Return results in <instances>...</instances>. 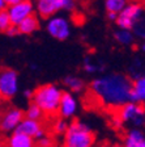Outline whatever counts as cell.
I'll return each mask as SVG.
<instances>
[{
	"label": "cell",
	"instance_id": "3957f363",
	"mask_svg": "<svg viewBox=\"0 0 145 147\" xmlns=\"http://www.w3.org/2000/svg\"><path fill=\"white\" fill-rule=\"evenodd\" d=\"M94 142L93 130L80 119L69 123V129L63 137V147H93Z\"/></svg>",
	"mask_w": 145,
	"mask_h": 147
},
{
	"label": "cell",
	"instance_id": "9a60e30c",
	"mask_svg": "<svg viewBox=\"0 0 145 147\" xmlns=\"http://www.w3.org/2000/svg\"><path fill=\"white\" fill-rule=\"evenodd\" d=\"M131 102L145 104V76L133 82V88L131 93Z\"/></svg>",
	"mask_w": 145,
	"mask_h": 147
},
{
	"label": "cell",
	"instance_id": "e575fe53",
	"mask_svg": "<svg viewBox=\"0 0 145 147\" xmlns=\"http://www.w3.org/2000/svg\"><path fill=\"white\" fill-rule=\"evenodd\" d=\"M141 147H145V141L142 142V144H141Z\"/></svg>",
	"mask_w": 145,
	"mask_h": 147
},
{
	"label": "cell",
	"instance_id": "44dd1931",
	"mask_svg": "<svg viewBox=\"0 0 145 147\" xmlns=\"http://www.w3.org/2000/svg\"><path fill=\"white\" fill-rule=\"evenodd\" d=\"M127 1L126 0H106L105 1V8L107 13H119L127 7Z\"/></svg>",
	"mask_w": 145,
	"mask_h": 147
},
{
	"label": "cell",
	"instance_id": "2e32d148",
	"mask_svg": "<svg viewBox=\"0 0 145 147\" xmlns=\"http://www.w3.org/2000/svg\"><path fill=\"white\" fill-rule=\"evenodd\" d=\"M39 29V20L37 18L35 15L30 16V17H27L26 20L21 22V24L18 25V30H20V34H33L34 32H37Z\"/></svg>",
	"mask_w": 145,
	"mask_h": 147
},
{
	"label": "cell",
	"instance_id": "7402d4cb",
	"mask_svg": "<svg viewBox=\"0 0 145 147\" xmlns=\"http://www.w3.org/2000/svg\"><path fill=\"white\" fill-rule=\"evenodd\" d=\"M43 110L41 109L38 105H35L34 102H31L29 107H27L26 112H25V118H29V119H33V121H39L43 118Z\"/></svg>",
	"mask_w": 145,
	"mask_h": 147
},
{
	"label": "cell",
	"instance_id": "ba28073f",
	"mask_svg": "<svg viewBox=\"0 0 145 147\" xmlns=\"http://www.w3.org/2000/svg\"><path fill=\"white\" fill-rule=\"evenodd\" d=\"M34 9H35V4L33 1H29V0H21L18 4L13 7H9L7 9L9 17H11V21L12 25L18 26L24 20H26L27 17L34 15Z\"/></svg>",
	"mask_w": 145,
	"mask_h": 147
},
{
	"label": "cell",
	"instance_id": "ac0fdd59",
	"mask_svg": "<svg viewBox=\"0 0 145 147\" xmlns=\"http://www.w3.org/2000/svg\"><path fill=\"white\" fill-rule=\"evenodd\" d=\"M128 72H130V79L133 82L145 76V63L140 58H136L128 66Z\"/></svg>",
	"mask_w": 145,
	"mask_h": 147
},
{
	"label": "cell",
	"instance_id": "4316f807",
	"mask_svg": "<svg viewBox=\"0 0 145 147\" xmlns=\"http://www.w3.org/2000/svg\"><path fill=\"white\" fill-rule=\"evenodd\" d=\"M123 123H124V122L120 119V117H119V116L112 117V121H111L112 127H115V129H120L122 126H123Z\"/></svg>",
	"mask_w": 145,
	"mask_h": 147
},
{
	"label": "cell",
	"instance_id": "8fae6325",
	"mask_svg": "<svg viewBox=\"0 0 145 147\" xmlns=\"http://www.w3.org/2000/svg\"><path fill=\"white\" fill-rule=\"evenodd\" d=\"M35 9L42 17L50 18L64 9V0H38L35 3Z\"/></svg>",
	"mask_w": 145,
	"mask_h": 147
},
{
	"label": "cell",
	"instance_id": "603a6c76",
	"mask_svg": "<svg viewBox=\"0 0 145 147\" xmlns=\"http://www.w3.org/2000/svg\"><path fill=\"white\" fill-rule=\"evenodd\" d=\"M132 32L135 34V37H137L140 40H145V16H142L135 24V26L132 28Z\"/></svg>",
	"mask_w": 145,
	"mask_h": 147
},
{
	"label": "cell",
	"instance_id": "e0dca14e",
	"mask_svg": "<svg viewBox=\"0 0 145 147\" xmlns=\"http://www.w3.org/2000/svg\"><path fill=\"white\" fill-rule=\"evenodd\" d=\"M114 38L119 45L131 46L135 43V34L132 30H126V29H118L114 32Z\"/></svg>",
	"mask_w": 145,
	"mask_h": 147
},
{
	"label": "cell",
	"instance_id": "9c48e42d",
	"mask_svg": "<svg viewBox=\"0 0 145 147\" xmlns=\"http://www.w3.org/2000/svg\"><path fill=\"white\" fill-rule=\"evenodd\" d=\"M24 112L17 108H9L8 110H5L1 117V131L4 133H15L17 130V127L21 125V122L25 119Z\"/></svg>",
	"mask_w": 145,
	"mask_h": 147
},
{
	"label": "cell",
	"instance_id": "4dcf8cb0",
	"mask_svg": "<svg viewBox=\"0 0 145 147\" xmlns=\"http://www.w3.org/2000/svg\"><path fill=\"white\" fill-rule=\"evenodd\" d=\"M33 96H34V91H31V89H25L24 91V97L33 98Z\"/></svg>",
	"mask_w": 145,
	"mask_h": 147
},
{
	"label": "cell",
	"instance_id": "52a82bcc",
	"mask_svg": "<svg viewBox=\"0 0 145 147\" xmlns=\"http://www.w3.org/2000/svg\"><path fill=\"white\" fill-rule=\"evenodd\" d=\"M18 91V74L13 68H3L0 72V95L1 98H12Z\"/></svg>",
	"mask_w": 145,
	"mask_h": 147
},
{
	"label": "cell",
	"instance_id": "5bb4252c",
	"mask_svg": "<svg viewBox=\"0 0 145 147\" xmlns=\"http://www.w3.org/2000/svg\"><path fill=\"white\" fill-rule=\"evenodd\" d=\"M145 141V135L140 129H131L124 138L123 147H141Z\"/></svg>",
	"mask_w": 145,
	"mask_h": 147
},
{
	"label": "cell",
	"instance_id": "484cf974",
	"mask_svg": "<svg viewBox=\"0 0 145 147\" xmlns=\"http://www.w3.org/2000/svg\"><path fill=\"white\" fill-rule=\"evenodd\" d=\"M52 146H54V141H52V138L47 137V135H45L43 138L37 141V147H52Z\"/></svg>",
	"mask_w": 145,
	"mask_h": 147
},
{
	"label": "cell",
	"instance_id": "f1b7e54d",
	"mask_svg": "<svg viewBox=\"0 0 145 147\" xmlns=\"http://www.w3.org/2000/svg\"><path fill=\"white\" fill-rule=\"evenodd\" d=\"M76 7V3L73 1V0H64V9L63 11H68V12H71V11H73Z\"/></svg>",
	"mask_w": 145,
	"mask_h": 147
},
{
	"label": "cell",
	"instance_id": "f546056e",
	"mask_svg": "<svg viewBox=\"0 0 145 147\" xmlns=\"http://www.w3.org/2000/svg\"><path fill=\"white\" fill-rule=\"evenodd\" d=\"M118 17H119V15H116V13H107V20L109 21L116 22L118 21Z\"/></svg>",
	"mask_w": 145,
	"mask_h": 147
},
{
	"label": "cell",
	"instance_id": "4fadbf2b",
	"mask_svg": "<svg viewBox=\"0 0 145 147\" xmlns=\"http://www.w3.org/2000/svg\"><path fill=\"white\" fill-rule=\"evenodd\" d=\"M7 147H35V139L20 133H12L7 138Z\"/></svg>",
	"mask_w": 145,
	"mask_h": 147
},
{
	"label": "cell",
	"instance_id": "5b68a950",
	"mask_svg": "<svg viewBox=\"0 0 145 147\" xmlns=\"http://www.w3.org/2000/svg\"><path fill=\"white\" fill-rule=\"evenodd\" d=\"M144 15V7L140 3H128L127 7L119 13L118 21L115 24L118 25L119 29H126V30H132L137 21Z\"/></svg>",
	"mask_w": 145,
	"mask_h": 147
},
{
	"label": "cell",
	"instance_id": "277c9868",
	"mask_svg": "<svg viewBox=\"0 0 145 147\" xmlns=\"http://www.w3.org/2000/svg\"><path fill=\"white\" fill-rule=\"evenodd\" d=\"M118 116L124 123H130L133 129H140L145 125V108L142 104L128 102L119 108Z\"/></svg>",
	"mask_w": 145,
	"mask_h": 147
},
{
	"label": "cell",
	"instance_id": "7a4b0ae2",
	"mask_svg": "<svg viewBox=\"0 0 145 147\" xmlns=\"http://www.w3.org/2000/svg\"><path fill=\"white\" fill-rule=\"evenodd\" d=\"M63 93L64 91H61L56 84H43L34 89V96L31 101L38 105L45 114L51 116L59 113Z\"/></svg>",
	"mask_w": 145,
	"mask_h": 147
},
{
	"label": "cell",
	"instance_id": "1f68e13d",
	"mask_svg": "<svg viewBox=\"0 0 145 147\" xmlns=\"http://www.w3.org/2000/svg\"><path fill=\"white\" fill-rule=\"evenodd\" d=\"M29 68H30L31 71H37V70H38V64H35V63H30V64H29Z\"/></svg>",
	"mask_w": 145,
	"mask_h": 147
},
{
	"label": "cell",
	"instance_id": "7c38bea8",
	"mask_svg": "<svg viewBox=\"0 0 145 147\" xmlns=\"http://www.w3.org/2000/svg\"><path fill=\"white\" fill-rule=\"evenodd\" d=\"M77 100L73 96L72 92L65 91L63 93V97H61V102H60V108H59V116L60 118L68 119L75 117L76 112H77Z\"/></svg>",
	"mask_w": 145,
	"mask_h": 147
},
{
	"label": "cell",
	"instance_id": "8992f818",
	"mask_svg": "<svg viewBox=\"0 0 145 147\" xmlns=\"http://www.w3.org/2000/svg\"><path fill=\"white\" fill-rule=\"evenodd\" d=\"M46 30L52 38L65 41L71 36V24L64 16H52L46 21Z\"/></svg>",
	"mask_w": 145,
	"mask_h": 147
},
{
	"label": "cell",
	"instance_id": "d6a6232c",
	"mask_svg": "<svg viewBox=\"0 0 145 147\" xmlns=\"http://www.w3.org/2000/svg\"><path fill=\"white\" fill-rule=\"evenodd\" d=\"M141 50H142V53H145V41L141 43Z\"/></svg>",
	"mask_w": 145,
	"mask_h": 147
},
{
	"label": "cell",
	"instance_id": "30bf717a",
	"mask_svg": "<svg viewBox=\"0 0 145 147\" xmlns=\"http://www.w3.org/2000/svg\"><path fill=\"white\" fill-rule=\"evenodd\" d=\"M15 133L25 134V135H27V137L37 139V141L46 135L45 129L42 127V123H41L39 121H33V119H29V118H25Z\"/></svg>",
	"mask_w": 145,
	"mask_h": 147
},
{
	"label": "cell",
	"instance_id": "836d02e7",
	"mask_svg": "<svg viewBox=\"0 0 145 147\" xmlns=\"http://www.w3.org/2000/svg\"><path fill=\"white\" fill-rule=\"evenodd\" d=\"M109 147H123V146H120V144H112V146H109Z\"/></svg>",
	"mask_w": 145,
	"mask_h": 147
},
{
	"label": "cell",
	"instance_id": "83f0119b",
	"mask_svg": "<svg viewBox=\"0 0 145 147\" xmlns=\"http://www.w3.org/2000/svg\"><path fill=\"white\" fill-rule=\"evenodd\" d=\"M5 34L8 37H16L20 34V30H18V26H15V25H12V26L9 28L8 30L5 32Z\"/></svg>",
	"mask_w": 145,
	"mask_h": 147
},
{
	"label": "cell",
	"instance_id": "d6986e66",
	"mask_svg": "<svg viewBox=\"0 0 145 147\" xmlns=\"http://www.w3.org/2000/svg\"><path fill=\"white\" fill-rule=\"evenodd\" d=\"M63 84L68 88V91L72 92V93L73 92H81L85 87L84 80L79 76H75V75H67L63 79Z\"/></svg>",
	"mask_w": 145,
	"mask_h": 147
},
{
	"label": "cell",
	"instance_id": "6da1fadb",
	"mask_svg": "<svg viewBox=\"0 0 145 147\" xmlns=\"http://www.w3.org/2000/svg\"><path fill=\"white\" fill-rule=\"evenodd\" d=\"M90 88L105 105L119 109L131 102L133 82L124 74H105L92 82Z\"/></svg>",
	"mask_w": 145,
	"mask_h": 147
},
{
	"label": "cell",
	"instance_id": "d4e9b609",
	"mask_svg": "<svg viewBox=\"0 0 145 147\" xmlns=\"http://www.w3.org/2000/svg\"><path fill=\"white\" fill-rule=\"evenodd\" d=\"M11 26H12V21H11V17H9L8 12L7 11L0 12V30L3 33H5Z\"/></svg>",
	"mask_w": 145,
	"mask_h": 147
},
{
	"label": "cell",
	"instance_id": "cb8c5ba5",
	"mask_svg": "<svg viewBox=\"0 0 145 147\" xmlns=\"http://www.w3.org/2000/svg\"><path fill=\"white\" fill-rule=\"evenodd\" d=\"M52 129H54L55 134H63L64 135L67 131H68V129H69V123L67 122V119L59 118V119H56V121L54 122Z\"/></svg>",
	"mask_w": 145,
	"mask_h": 147
},
{
	"label": "cell",
	"instance_id": "ffe728a7",
	"mask_svg": "<svg viewBox=\"0 0 145 147\" xmlns=\"http://www.w3.org/2000/svg\"><path fill=\"white\" fill-rule=\"evenodd\" d=\"M82 68H84L85 72L88 74H94L98 72V71L103 70V64L101 63L97 58H93V57H86L82 62Z\"/></svg>",
	"mask_w": 145,
	"mask_h": 147
}]
</instances>
